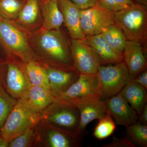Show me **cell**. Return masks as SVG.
<instances>
[{
    "mask_svg": "<svg viewBox=\"0 0 147 147\" xmlns=\"http://www.w3.org/2000/svg\"><path fill=\"white\" fill-rule=\"evenodd\" d=\"M30 42L33 50L47 57L59 69L78 71L74 65L67 40L60 30L40 27L31 32Z\"/></svg>",
    "mask_w": 147,
    "mask_h": 147,
    "instance_id": "6da1fadb",
    "label": "cell"
},
{
    "mask_svg": "<svg viewBox=\"0 0 147 147\" xmlns=\"http://www.w3.org/2000/svg\"><path fill=\"white\" fill-rule=\"evenodd\" d=\"M30 33L15 20L0 16V44L7 52L18 57L25 63L36 58L30 42Z\"/></svg>",
    "mask_w": 147,
    "mask_h": 147,
    "instance_id": "7a4b0ae2",
    "label": "cell"
},
{
    "mask_svg": "<svg viewBox=\"0 0 147 147\" xmlns=\"http://www.w3.org/2000/svg\"><path fill=\"white\" fill-rule=\"evenodd\" d=\"M115 24L123 32L127 40L146 43L147 13L145 6L134 3L114 12Z\"/></svg>",
    "mask_w": 147,
    "mask_h": 147,
    "instance_id": "3957f363",
    "label": "cell"
},
{
    "mask_svg": "<svg viewBox=\"0 0 147 147\" xmlns=\"http://www.w3.org/2000/svg\"><path fill=\"white\" fill-rule=\"evenodd\" d=\"M95 76L101 100L119 93L130 81L128 69L124 61L111 65L100 66Z\"/></svg>",
    "mask_w": 147,
    "mask_h": 147,
    "instance_id": "277c9868",
    "label": "cell"
},
{
    "mask_svg": "<svg viewBox=\"0 0 147 147\" xmlns=\"http://www.w3.org/2000/svg\"><path fill=\"white\" fill-rule=\"evenodd\" d=\"M37 116V113L34 112L23 99H19L0 130L1 137L9 143L32 126Z\"/></svg>",
    "mask_w": 147,
    "mask_h": 147,
    "instance_id": "5b68a950",
    "label": "cell"
},
{
    "mask_svg": "<svg viewBox=\"0 0 147 147\" xmlns=\"http://www.w3.org/2000/svg\"><path fill=\"white\" fill-rule=\"evenodd\" d=\"M100 99L101 96L95 75L80 74L76 82L58 96L55 100L70 104L76 101Z\"/></svg>",
    "mask_w": 147,
    "mask_h": 147,
    "instance_id": "8992f818",
    "label": "cell"
},
{
    "mask_svg": "<svg viewBox=\"0 0 147 147\" xmlns=\"http://www.w3.org/2000/svg\"><path fill=\"white\" fill-rule=\"evenodd\" d=\"M70 52L74 67L81 74L95 75L98 67L105 64L84 39H72Z\"/></svg>",
    "mask_w": 147,
    "mask_h": 147,
    "instance_id": "52a82bcc",
    "label": "cell"
},
{
    "mask_svg": "<svg viewBox=\"0 0 147 147\" xmlns=\"http://www.w3.org/2000/svg\"><path fill=\"white\" fill-rule=\"evenodd\" d=\"M115 24L114 12L103 8L98 2L91 7L81 9L80 25L86 37L100 34Z\"/></svg>",
    "mask_w": 147,
    "mask_h": 147,
    "instance_id": "ba28073f",
    "label": "cell"
},
{
    "mask_svg": "<svg viewBox=\"0 0 147 147\" xmlns=\"http://www.w3.org/2000/svg\"><path fill=\"white\" fill-rule=\"evenodd\" d=\"M48 120L50 122L73 136H79V113L73 105L55 100Z\"/></svg>",
    "mask_w": 147,
    "mask_h": 147,
    "instance_id": "9c48e42d",
    "label": "cell"
},
{
    "mask_svg": "<svg viewBox=\"0 0 147 147\" xmlns=\"http://www.w3.org/2000/svg\"><path fill=\"white\" fill-rule=\"evenodd\" d=\"M104 100L108 114L117 125L127 127L137 122L139 119L137 112L119 93Z\"/></svg>",
    "mask_w": 147,
    "mask_h": 147,
    "instance_id": "30bf717a",
    "label": "cell"
},
{
    "mask_svg": "<svg viewBox=\"0 0 147 147\" xmlns=\"http://www.w3.org/2000/svg\"><path fill=\"white\" fill-rule=\"evenodd\" d=\"M75 106L79 113L78 134L83 133L86 127L92 121L102 118L108 114L105 100H86L70 103Z\"/></svg>",
    "mask_w": 147,
    "mask_h": 147,
    "instance_id": "8fae6325",
    "label": "cell"
},
{
    "mask_svg": "<svg viewBox=\"0 0 147 147\" xmlns=\"http://www.w3.org/2000/svg\"><path fill=\"white\" fill-rule=\"evenodd\" d=\"M6 85L11 94L19 99H23L26 94L31 84L25 65L14 62L7 65Z\"/></svg>",
    "mask_w": 147,
    "mask_h": 147,
    "instance_id": "7c38bea8",
    "label": "cell"
},
{
    "mask_svg": "<svg viewBox=\"0 0 147 147\" xmlns=\"http://www.w3.org/2000/svg\"><path fill=\"white\" fill-rule=\"evenodd\" d=\"M144 49L141 42L127 40L123 52V61L128 69L130 81L146 69Z\"/></svg>",
    "mask_w": 147,
    "mask_h": 147,
    "instance_id": "4fadbf2b",
    "label": "cell"
},
{
    "mask_svg": "<svg viewBox=\"0 0 147 147\" xmlns=\"http://www.w3.org/2000/svg\"><path fill=\"white\" fill-rule=\"evenodd\" d=\"M62 13L63 23L72 39H84L86 37L80 25L81 9L70 0H58Z\"/></svg>",
    "mask_w": 147,
    "mask_h": 147,
    "instance_id": "5bb4252c",
    "label": "cell"
},
{
    "mask_svg": "<svg viewBox=\"0 0 147 147\" xmlns=\"http://www.w3.org/2000/svg\"><path fill=\"white\" fill-rule=\"evenodd\" d=\"M39 1H26L16 19L19 25L29 31H34L42 26V18Z\"/></svg>",
    "mask_w": 147,
    "mask_h": 147,
    "instance_id": "9a60e30c",
    "label": "cell"
},
{
    "mask_svg": "<svg viewBox=\"0 0 147 147\" xmlns=\"http://www.w3.org/2000/svg\"><path fill=\"white\" fill-rule=\"evenodd\" d=\"M47 72L50 90L56 98L65 91L76 82L80 73L78 71H69L60 69L45 68Z\"/></svg>",
    "mask_w": 147,
    "mask_h": 147,
    "instance_id": "2e32d148",
    "label": "cell"
},
{
    "mask_svg": "<svg viewBox=\"0 0 147 147\" xmlns=\"http://www.w3.org/2000/svg\"><path fill=\"white\" fill-rule=\"evenodd\" d=\"M84 39L94 49L104 63L114 64L123 61V53L118 52L110 46L100 34L86 36Z\"/></svg>",
    "mask_w": 147,
    "mask_h": 147,
    "instance_id": "e0dca14e",
    "label": "cell"
},
{
    "mask_svg": "<svg viewBox=\"0 0 147 147\" xmlns=\"http://www.w3.org/2000/svg\"><path fill=\"white\" fill-rule=\"evenodd\" d=\"M55 97L50 90L31 84L23 99L34 112L38 113L54 102Z\"/></svg>",
    "mask_w": 147,
    "mask_h": 147,
    "instance_id": "ac0fdd59",
    "label": "cell"
},
{
    "mask_svg": "<svg viewBox=\"0 0 147 147\" xmlns=\"http://www.w3.org/2000/svg\"><path fill=\"white\" fill-rule=\"evenodd\" d=\"M40 8L42 18L41 28L47 30H60L63 23V18L58 0L42 1Z\"/></svg>",
    "mask_w": 147,
    "mask_h": 147,
    "instance_id": "d6986e66",
    "label": "cell"
},
{
    "mask_svg": "<svg viewBox=\"0 0 147 147\" xmlns=\"http://www.w3.org/2000/svg\"><path fill=\"white\" fill-rule=\"evenodd\" d=\"M119 93L140 115L147 104L146 90L139 84L129 81Z\"/></svg>",
    "mask_w": 147,
    "mask_h": 147,
    "instance_id": "ffe728a7",
    "label": "cell"
},
{
    "mask_svg": "<svg viewBox=\"0 0 147 147\" xmlns=\"http://www.w3.org/2000/svg\"><path fill=\"white\" fill-rule=\"evenodd\" d=\"M24 65L29 81L32 85L51 90L45 68L40 66L34 60L25 63Z\"/></svg>",
    "mask_w": 147,
    "mask_h": 147,
    "instance_id": "44dd1931",
    "label": "cell"
},
{
    "mask_svg": "<svg viewBox=\"0 0 147 147\" xmlns=\"http://www.w3.org/2000/svg\"><path fill=\"white\" fill-rule=\"evenodd\" d=\"M100 34L114 49L118 52L123 53L127 40L118 26L115 24L110 25Z\"/></svg>",
    "mask_w": 147,
    "mask_h": 147,
    "instance_id": "7402d4cb",
    "label": "cell"
},
{
    "mask_svg": "<svg viewBox=\"0 0 147 147\" xmlns=\"http://www.w3.org/2000/svg\"><path fill=\"white\" fill-rule=\"evenodd\" d=\"M25 2L19 0H0V16L16 21Z\"/></svg>",
    "mask_w": 147,
    "mask_h": 147,
    "instance_id": "603a6c76",
    "label": "cell"
},
{
    "mask_svg": "<svg viewBox=\"0 0 147 147\" xmlns=\"http://www.w3.org/2000/svg\"><path fill=\"white\" fill-rule=\"evenodd\" d=\"M116 124L108 113L99 119L94 131V136L96 139L102 140L108 138L115 130Z\"/></svg>",
    "mask_w": 147,
    "mask_h": 147,
    "instance_id": "cb8c5ba5",
    "label": "cell"
},
{
    "mask_svg": "<svg viewBox=\"0 0 147 147\" xmlns=\"http://www.w3.org/2000/svg\"><path fill=\"white\" fill-rule=\"evenodd\" d=\"M126 128L127 134L132 142L143 147L147 146V125L136 122Z\"/></svg>",
    "mask_w": 147,
    "mask_h": 147,
    "instance_id": "d4e9b609",
    "label": "cell"
},
{
    "mask_svg": "<svg viewBox=\"0 0 147 147\" xmlns=\"http://www.w3.org/2000/svg\"><path fill=\"white\" fill-rule=\"evenodd\" d=\"M16 103L0 87V130Z\"/></svg>",
    "mask_w": 147,
    "mask_h": 147,
    "instance_id": "484cf974",
    "label": "cell"
},
{
    "mask_svg": "<svg viewBox=\"0 0 147 147\" xmlns=\"http://www.w3.org/2000/svg\"><path fill=\"white\" fill-rule=\"evenodd\" d=\"M63 131L52 130L48 134V140L52 147H69L71 145V140Z\"/></svg>",
    "mask_w": 147,
    "mask_h": 147,
    "instance_id": "4316f807",
    "label": "cell"
},
{
    "mask_svg": "<svg viewBox=\"0 0 147 147\" xmlns=\"http://www.w3.org/2000/svg\"><path fill=\"white\" fill-rule=\"evenodd\" d=\"M97 2L103 8L113 12L126 8L134 3V0H97Z\"/></svg>",
    "mask_w": 147,
    "mask_h": 147,
    "instance_id": "83f0119b",
    "label": "cell"
},
{
    "mask_svg": "<svg viewBox=\"0 0 147 147\" xmlns=\"http://www.w3.org/2000/svg\"><path fill=\"white\" fill-rule=\"evenodd\" d=\"M31 127H29L24 132L11 141L9 147H26L28 146L33 137V131Z\"/></svg>",
    "mask_w": 147,
    "mask_h": 147,
    "instance_id": "f1b7e54d",
    "label": "cell"
},
{
    "mask_svg": "<svg viewBox=\"0 0 147 147\" xmlns=\"http://www.w3.org/2000/svg\"><path fill=\"white\" fill-rule=\"evenodd\" d=\"M102 147H136V145L128 138L114 139L110 144L103 145Z\"/></svg>",
    "mask_w": 147,
    "mask_h": 147,
    "instance_id": "f546056e",
    "label": "cell"
},
{
    "mask_svg": "<svg viewBox=\"0 0 147 147\" xmlns=\"http://www.w3.org/2000/svg\"><path fill=\"white\" fill-rule=\"evenodd\" d=\"M81 9H86L95 5L97 0H70Z\"/></svg>",
    "mask_w": 147,
    "mask_h": 147,
    "instance_id": "4dcf8cb0",
    "label": "cell"
},
{
    "mask_svg": "<svg viewBox=\"0 0 147 147\" xmlns=\"http://www.w3.org/2000/svg\"><path fill=\"white\" fill-rule=\"evenodd\" d=\"M130 81L139 84L140 86L144 87L147 90V71L146 69L139 74L134 79Z\"/></svg>",
    "mask_w": 147,
    "mask_h": 147,
    "instance_id": "1f68e13d",
    "label": "cell"
},
{
    "mask_svg": "<svg viewBox=\"0 0 147 147\" xmlns=\"http://www.w3.org/2000/svg\"><path fill=\"white\" fill-rule=\"evenodd\" d=\"M139 121L141 123L147 125V104L145 105L143 110L139 116Z\"/></svg>",
    "mask_w": 147,
    "mask_h": 147,
    "instance_id": "d6a6232c",
    "label": "cell"
},
{
    "mask_svg": "<svg viewBox=\"0 0 147 147\" xmlns=\"http://www.w3.org/2000/svg\"><path fill=\"white\" fill-rule=\"evenodd\" d=\"M9 143L4 139L2 137H0V147H7L9 146Z\"/></svg>",
    "mask_w": 147,
    "mask_h": 147,
    "instance_id": "836d02e7",
    "label": "cell"
},
{
    "mask_svg": "<svg viewBox=\"0 0 147 147\" xmlns=\"http://www.w3.org/2000/svg\"><path fill=\"white\" fill-rule=\"evenodd\" d=\"M138 2V3L141 4L143 5L146 6L147 0H134Z\"/></svg>",
    "mask_w": 147,
    "mask_h": 147,
    "instance_id": "e575fe53",
    "label": "cell"
},
{
    "mask_svg": "<svg viewBox=\"0 0 147 147\" xmlns=\"http://www.w3.org/2000/svg\"><path fill=\"white\" fill-rule=\"evenodd\" d=\"M19 1H22L25 2L27 0H19Z\"/></svg>",
    "mask_w": 147,
    "mask_h": 147,
    "instance_id": "d590c367",
    "label": "cell"
},
{
    "mask_svg": "<svg viewBox=\"0 0 147 147\" xmlns=\"http://www.w3.org/2000/svg\"><path fill=\"white\" fill-rule=\"evenodd\" d=\"M0 87H2L1 84V80H0Z\"/></svg>",
    "mask_w": 147,
    "mask_h": 147,
    "instance_id": "8d00e7d4",
    "label": "cell"
},
{
    "mask_svg": "<svg viewBox=\"0 0 147 147\" xmlns=\"http://www.w3.org/2000/svg\"><path fill=\"white\" fill-rule=\"evenodd\" d=\"M40 1H44V0H40Z\"/></svg>",
    "mask_w": 147,
    "mask_h": 147,
    "instance_id": "74e56055",
    "label": "cell"
}]
</instances>
